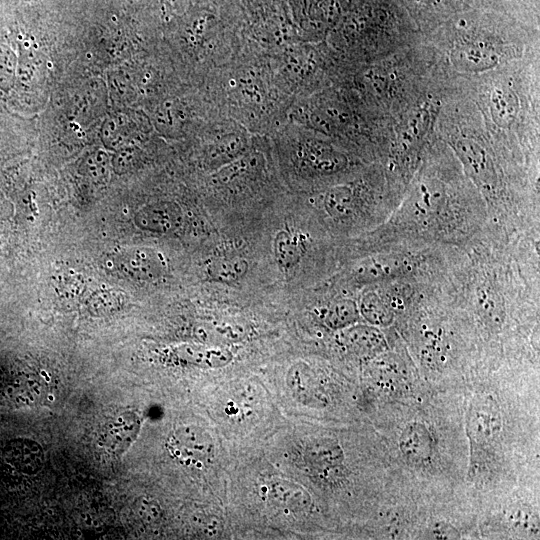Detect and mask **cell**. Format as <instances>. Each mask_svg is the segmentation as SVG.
<instances>
[{"label": "cell", "instance_id": "obj_14", "mask_svg": "<svg viewBox=\"0 0 540 540\" xmlns=\"http://www.w3.org/2000/svg\"><path fill=\"white\" fill-rule=\"evenodd\" d=\"M339 341L346 349L359 355H374L385 347L382 333L364 325H351L342 329Z\"/></svg>", "mask_w": 540, "mask_h": 540}, {"label": "cell", "instance_id": "obj_22", "mask_svg": "<svg viewBox=\"0 0 540 540\" xmlns=\"http://www.w3.org/2000/svg\"><path fill=\"white\" fill-rule=\"evenodd\" d=\"M271 496L279 504L288 508L304 509L309 505V495L288 482H276L271 487Z\"/></svg>", "mask_w": 540, "mask_h": 540}, {"label": "cell", "instance_id": "obj_21", "mask_svg": "<svg viewBox=\"0 0 540 540\" xmlns=\"http://www.w3.org/2000/svg\"><path fill=\"white\" fill-rule=\"evenodd\" d=\"M144 221L151 229L168 231L178 225L179 211L174 205L167 203L152 206L145 211Z\"/></svg>", "mask_w": 540, "mask_h": 540}, {"label": "cell", "instance_id": "obj_11", "mask_svg": "<svg viewBox=\"0 0 540 540\" xmlns=\"http://www.w3.org/2000/svg\"><path fill=\"white\" fill-rule=\"evenodd\" d=\"M502 427L497 403L489 397L475 398L466 414V431L470 440L479 446L494 442Z\"/></svg>", "mask_w": 540, "mask_h": 540}, {"label": "cell", "instance_id": "obj_8", "mask_svg": "<svg viewBox=\"0 0 540 540\" xmlns=\"http://www.w3.org/2000/svg\"><path fill=\"white\" fill-rule=\"evenodd\" d=\"M267 55L278 86L294 102L334 85L339 61L325 40L295 42Z\"/></svg>", "mask_w": 540, "mask_h": 540}, {"label": "cell", "instance_id": "obj_18", "mask_svg": "<svg viewBox=\"0 0 540 540\" xmlns=\"http://www.w3.org/2000/svg\"><path fill=\"white\" fill-rule=\"evenodd\" d=\"M317 317L329 328L344 329L359 318V310L351 300H339L316 309Z\"/></svg>", "mask_w": 540, "mask_h": 540}, {"label": "cell", "instance_id": "obj_13", "mask_svg": "<svg viewBox=\"0 0 540 540\" xmlns=\"http://www.w3.org/2000/svg\"><path fill=\"white\" fill-rule=\"evenodd\" d=\"M170 448L183 461L206 459L212 449L209 436L199 428L187 426L176 430L170 439Z\"/></svg>", "mask_w": 540, "mask_h": 540}, {"label": "cell", "instance_id": "obj_19", "mask_svg": "<svg viewBox=\"0 0 540 540\" xmlns=\"http://www.w3.org/2000/svg\"><path fill=\"white\" fill-rule=\"evenodd\" d=\"M129 268L141 279H157L166 269L164 259L152 249H138L128 259Z\"/></svg>", "mask_w": 540, "mask_h": 540}, {"label": "cell", "instance_id": "obj_9", "mask_svg": "<svg viewBox=\"0 0 540 540\" xmlns=\"http://www.w3.org/2000/svg\"><path fill=\"white\" fill-rule=\"evenodd\" d=\"M195 134L202 142V165L210 173L241 157L255 137V134L226 117L211 120Z\"/></svg>", "mask_w": 540, "mask_h": 540}, {"label": "cell", "instance_id": "obj_10", "mask_svg": "<svg viewBox=\"0 0 540 540\" xmlns=\"http://www.w3.org/2000/svg\"><path fill=\"white\" fill-rule=\"evenodd\" d=\"M400 2L421 33L471 9L488 5L501 7L497 0H400Z\"/></svg>", "mask_w": 540, "mask_h": 540}, {"label": "cell", "instance_id": "obj_7", "mask_svg": "<svg viewBox=\"0 0 540 540\" xmlns=\"http://www.w3.org/2000/svg\"><path fill=\"white\" fill-rule=\"evenodd\" d=\"M289 174L309 183L343 179L363 158L350 146L318 131L287 121L269 136Z\"/></svg>", "mask_w": 540, "mask_h": 540}, {"label": "cell", "instance_id": "obj_5", "mask_svg": "<svg viewBox=\"0 0 540 540\" xmlns=\"http://www.w3.org/2000/svg\"><path fill=\"white\" fill-rule=\"evenodd\" d=\"M288 121L334 138L362 157L382 161L393 123L368 109L354 92L337 85L296 100Z\"/></svg>", "mask_w": 540, "mask_h": 540}, {"label": "cell", "instance_id": "obj_2", "mask_svg": "<svg viewBox=\"0 0 540 540\" xmlns=\"http://www.w3.org/2000/svg\"><path fill=\"white\" fill-rule=\"evenodd\" d=\"M421 34L432 48L446 83L540 57V27L497 5L457 14Z\"/></svg>", "mask_w": 540, "mask_h": 540}, {"label": "cell", "instance_id": "obj_15", "mask_svg": "<svg viewBox=\"0 0 540 540\" xmlns=\"http://www.w3.org/2000/svg\"><path fill=\"white\" fill-rule=\"evenodd\" d=\"M175 354L180 360L199 367H221L232 359L231 352L219 346L183 345Z\"/></svg>", "mask_w": 540, "mask_h": 540}, {"label": "cell", "instance_id": "obj_12", "mask_svg": "<svg viewBox=\"0 0 540 540\" xmlns=\"http://www.w3.org/2000/svg\"><path fill=\"white\" fill-rule=\"evenodd\" d=\"M399 447L405 458L414 464L431 460L435 442L430 429L422 422L408 423L399 438Z\"/></svg>", "mask_w": 540, "mask_h": 540}, {"label": "cell", "instance_id": "obj_25", "mask_svg": "<svg viewBox=\"0 0 540 540\" xmlns=\"http://www.w3.org/2000/svg\"><path fill=\"white\" fill-rule=\"evenodd\" d=\"M208 332L211 334L214 341H234L242 336L240 327L227 323H215L208 327Z\"/></svg>", "mask_w": 540, "mask_h": 540}, {"label": "cell", "instance_id": "obj_16", "mask_svg": "<svg viewBox=\"0 0 540 540\" xmlns=\"http://www.w3.org/2000/svg\"><path fill=\"white\" fill-rule=\"evenodd\" d=\"M305 242L301 235L286 230L276 233L273 241L274 258L283 270L294 268L305 252Z\"/></svg>", "mask_w": 540, "mask_h": 540}, {"label": "cell", "instance_id": "obj_23", "mask_svg": "<svg viewBox=\"0 0 540 540\" xmlns=\"http://www.w3.org/2000/svg\"><path fill=\"white\" fill-rule=\"evenodd\" d=\"M359 311L367 321L378 326L388 325L393 319L389 307L374 293L363 296Z\"/></svg>", "mask_w": 540, "mask_h": 540}, {"label": "cell", "instance_id": "obj_1", "mask_svg": "<svg viewBox=\"0 0 540 540\" xmlns=\"http://www.w3.org/2000/svg\"><path fill=\"white\" fill-rule=\"evenodd\" d=\"M540 57L527 58L452 86L477 107L507 175L519 179L538 158Z\"/></svg>", "mask_w": 540, "mask_h": 540}, {"label": "cell", "instance_id": "obj_4", "mask_svg": "<svg viewBox=\"0 0 540 540\" xmlns=\"http://www.w3.org/2000/svg\"><path fill=\"white\" fill-rule=\"evenodd\" d=\"M201 86L223 117L255 135L273 134L294 103L278 86L267 53L251 43Z\"/></svg>", "mask_w": 540, "mask_h": 540}, {"label": "cell", "instance_id": "obj_17", "mask_svg": "<svg viewBox=\"0 0 540 540\" xmlns=\"http://www.w3.org/2000/svg\"><path fill=\"white\" fill-rule=\"evenodd\" d=\"M305 458L314 469L327 472L342 463L344 454L342 448L334 440L318 439L307 446Z\"/></svg>", "mask_w": 540, "mask_h": 540}, {"label": "cell", "instance_id": "obj_3", "mask_svg": "<svg viewBox=\"0 0 540 540\" xmlns=\"http://www.w3.org/2000/svg\"><path fill=\"white\" fill-rule=\"evenodd\" d=\"M339 62L334 85L351 90L368 109L392 122L444 86L433 50L422 34L384 57L365 63Z\"/></svg>", "mask_w": 540, "mask_h": 540}, {"label": "cell", "instance_id": "obj_6", "mask_svg": "<svg viewBox=\"0 0 540 540\" xmlns=\"http://www.w3.org/2000/svg\"><path fill=\"white\" fill-rule=\"evenodd\" d=\"M421 36L400 0H351L325 41L346 63H365L401 49Z\"/></svg>", "mask_w": 540, "mask_h": 540}, {"label": "cell", "instance_id": "obj_20", "mask_svg": "<svg viewBox=\"0 0 540 540\" xmlns=\"http://www.w3.org/2000/svg\"><path fill=\"white\" fill-rule=\"evenodd\" d=\"M248 267V261L243 257H221L208 265L207 274L213 281L233 283L247 273Z\"/></svg>", "mask_w": 540, "mask_h": 540}, {"label": "cell", "instance_id": "obj_24", "mask_svg": "<svg viewBox=\"0 0 540 540\" xmlns=\"http://www.w3.org/2000/svg\"><path fill=\"white\" fill-rule=\"evenodd\" d=\"M499 5L521 20L540 26V0H497Z\"/></svg>", "mask_w": 540, "mask_h": 540}]
</instances>
